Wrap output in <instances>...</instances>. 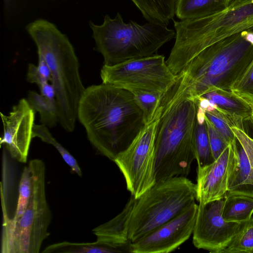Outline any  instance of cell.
Listing matches in <instances>:
<instances>
[{
    "label": "cell",
    "instance_id": "6da1fadb",
    "mask_svg": "<svg viewBox=\"0 0 253 253\" xmlns=\"http://www.w3.org/2000/svg\"><path fill=\"white\" fill-rule=\"evenodd\" d=\"M78 119L92 146L113 161L146 125L143 112L131 92L103 83L85 88Z\"/></svg>",
    "mask_w": 253,
    "mask_h": 253
},
{
    "label": "cell",
    "instance_id": "7a4b0ae2",
    "mask_svg": "<svg viewBox=\"0 0 253 253\" xmlns=\"http://www.w3.org/2000/svg\"><path fill=\"white\" fill-rule=\"evenodd\" d=\"M198 103L182 71L162 95L155 136L156 182L187 177L195 159L194 148Z\"/></svg>",
    "mask_w": 253,
    "mask_h": 253
},
{
    "label": "cell",
    "instance_id": "3957f363",
    "mask_svg": "<svg viewBox=\"0 0 253 253\" xmlns=\"http://www.w3.org/2000/svg\"><path fill=\"white\" fill-rule=\"evenodd\" d=\"M26 28L37 45L38 55L44 59L50 70L58 122L66 131L71 132L75 128L79 102L85 89L74 48L67 36L46 20H36Z\"/></svg>",
    "mask_w": 253,
    "mask_h": 253
},
{
    "label": "cell",
    "instance_id": "277c9868",
    "mask_svg": "<svg viewBox=\"0 0 253 253\" xmlns=\"http://www.w3.org/2000/svg\"><path fill=\"white\" fill-rule=\"evenodd\" d=\"M250 30L208 46L188 63L182 71L196 99L213 90L231 91L253 61V44L247 38Z\"/></svg>",
    "mask_w": 253,
    "mask_h": 253
},
{
    "label": "cell",
    "instance_id": "5b68a950",
    "mask_svg": "<svg viewBox=\"0 0 253 253\" xmlns=\"http://www.w3.org/2000/svg\"><path fill=\"white\" fill-rule=\"evenodd\" d=\"M173 22L175 41L166 62L177 75L208 46L238 32L253 29V0H232L218 13Z\"/></svg>",
    "mask_w": 253,
    "mask_h": 253
},
{
    "label": "cell",
    "instance_id": "8992f818",
    "mask_svg": "<svg viewBox=\"0 0 253 253\" xmlns=\"http://www.w3.org/2000/svg\"><path fill=\"white\" fill-rule=\"evenodd\" d=\"M89 26L96 48L107 66L154 55L175 37L174 31L166 25L150 22L140 25L131 20L126 23L119 12L113 19L106 15L100 25L90 21Z\"/></svg>",
    "mask_w": 253,
    "mask_h": 253
},
{
    "label": "cell",
    "instance_id": "52a82bcc",
    "mask_svg": "<svg viewBox=\"0 0 253 253\" xmlns=\"http://www.w3.org/2000/svg\"><path fill=\"white\" fill-rule=\"evenodd\" d=\"M28 166L32 174V194L26 210L17 220L8 216L1 191V253H39L49 235L48 228L52 214L45 193V165L42 160L36 159L31 160Z\"/></svg>",
    "mask_w": 253,
    "mask_h": 253
},
{
    "label": "cell",
    "instance_id": "ba28073f",
    "mask_svg": "<svg viewBox=\"0 0 253 253\" xmlns=\"http://www.w3.org/2000/svg\"><path fill=\"white\" fill-rule=\"evenodd\" d=\"M197 187L187 177L178 176L156 182L136 200L128 237L135 242L187 209L196 200Z\"/></svg>",
    "mask_w": 253,
    "mask_h": 253
},
{
    "label": "cell",
    "instance_id": "9c48e42d",
    "mask_svg": "<svg viewBox=\"0 0 253 253\" xmlns=\"http://www.w3.org/2000/svg\"><path fill=\"white\" fill-rule=\"evenodd\" d=\"M102 83L129 91L164 94L176 82L174 75L162 55L132 59L114 65H104L100 71Z\"/></svg>",
    "mask_w": 253,
    "mask_h": 253
},
{
    "label": "cell",
    "instance_id": "30bf717a",
    "mask_svg": "<svg viewBox=\"0 0 253 253\" xmlns=\"http://www.w3.org/2000/svg\"><path fill=\"white\" fill-rule=\"evenodd\" d=\"M159 117V105L153 119L113 161L125 178L127 190L137 199L156 183L155 136Z\"/></svg>",
    "mask_w": 253,
    "mask_h": 253
},
{
    "label": "cell",
    "instance_id": "8fae6325",
    "mask_svg": "<svg viewBox=\"0 0 253 253\" xmlns=\"http://www.w3.org/2000/svg\"><path fill=\"white\" fill-rule=\"evenodd\" d=\"M225 198L198 205L193 243L199 249L221 253L245 223L225 221L222 216Z\"/></svg>",
    "mask_w": 253,
    "mask_h": 253
},
{
    "label": "cell",
    "instance_id": "7c38bea8",
    "mask_svg": "<svg viewBox=\"0 0 253 253\" xmlns=\"http://www.w3.org/2000/svg\"><path fill=\"white\" fill-rule=\"evenodd\" d=\"M198 205L194 202L178 215L130 244L132 253H168L193 234Z\"/></svg>",
    "mask_w": 253,
    "mask_h": 253
},
{
    "label": "cell",
    "instance_id": "4fadbf2b",
    "mask_svg": "<svg viewBox=\"0 0 253 253\" xmlns=\"http://www.w3.org/2000/svg\"><path fill=\"white\" fill-rule=\"evenodd\" d=\"M35 111L27 99L22 98L14 106L8 115L0 113L3 133L0 145L18 162H27L33 137Z\"/></svg>",
    "mask_w": 253,
    "mask_h": 253
},
{
    "label": "cell",
    "instance_id": "5bb4252c",
    "mask_svg": "<svg viewBox=\"0 0 253 253\" xmlns=\"http://www.w3.org/2000/svg\"><path fill=\"white\" fill-rule=\"evenodd\" d=\"M235 157L233 141L213 162L198 168L196 200L200 204L225 197L229 178L235 166Z\"/></svg>",
    "mask_w": 253,
    "mask_h": 253
},
{
    "label": "cell",
    "instance_id": "9a60e30c",
    "mask_svg": "<svg viewBox=\"0 0 253 253\" xmlns=\"http://www.w3.org/2000/svg\"><path fill=\"white\" fill-rule=\"evenodd\" d=\"M137 198L131 195L122 211L109 221L92 229L96 241L130 253L129 222Z\"/></svg>",
    "mask_w": 253,
    "mask_h": 253
},
{
    "label": "cell",
    "instance_id": "2e32d148",
    "mask_svg": "<svg viewBox=\"0 0 253 253\" xmlns=\"http://www.w3.org/2000/svg\"><path fill=\"white\" fill-rule=\"evenodd\" d=\"M202 96L215 104L216 110L228 120L231 126L244 129V122L250 120L253 115V107L231 91L213 90Z\"/></svg>",
    "mask_w": 253,
    "mask_h": 253
},
{
    "label": "cell",
    "instance_id": "e0dca14e",
    "mask_svg": "<svg viewBox=\"0 0 253 253\" xmlns=\"http://www.w3.org/2000/svg\"><path fill=\"white\" fill-rule=\"evenodd\" d=\"M235 164L230 176L228 192L253 197V170L247 155L240 142L234 141Z\"/></svg>",
    "mask_w": 253,
    "mask_h": 253
},
{
    "label": "cell",
    "instance_id": "ac0fdd59",
    "mask_svg": "<svg viewBox=\"0 0 253 253\" xmlns=\"http://www.w3.org/2000/svg\"><path fill=\"white\" fill-rule=\"evenodd\" d=\"M232 0H178L175 15L180 20L201 19L225 10Z\"/></svg>",
    "mask_w": 253,
    "mask_h": 253
},
{
    "label": "cell",
    "instance_id": "d6986e66",
    "mask_svg": "<svg viewBox=\"0 0 253 253\" xmlns=\"http://www.w3.org/2000/svg\"><path fill=\"white\" fill-rule=\"evenodd\" d=\"M148 22L168 25L175 15L178 0H131Z\"/></svg>",
    "mask_w": 253,
    "mask_h": 253
},
{
    "label": "cell",
    "instance_id": "ffe728a7",
    "mask_svg": "<svg viewBox=\"0 0 253 253\" xmlns=\"http://www.w3.org/2000/svg\"><path fill=\"white\" fill-rule=\"evenodd\" d=\"M253 214V197L227 193L222 216L226 221L243 223L249 221Z\"/></svg>",
    "mask_w": 253,
    "mask_h": 253
},
{
    "label": "cell",
    "instance_id": "44dd1931",
    "mask_svg": "<svg viewBox=\"0 0 253 253\" xmlns=\"http://www.w3.org/2000/svg\"><path fill=\"white\" fill-rule=\"evenodd\" d=\"M42 253H123L118 248L101 243L93 242L77 243L63 241L50 245L44 248Z\"/></svg>",
    "mask_w": 253,
    "mask_h": 253
},
{
    "label": "cell",
    "instance_id": "7402d4cb",
    "mask_svg": "<svg viewBox=\"0 0 253 253\" xmlns=\"http://www.w3.org/2000/svg\"><path fill=\"white\" fill-rule=\"evenodd\" d=\"M27 100L35 112H39L41 124L49 127L56 125L58 114L56 99H50L34 91H29Z\"/></svg>",
    "mask_w": 253,
    "mask_h": 253
},
{
    "label": "cell",
    "instance_id": "603a6c76",
    "mask_svg": "<svg viewBox=\"0 0 253 253\" xmlns=\"http://www.w3.org/2000/svg\"><path fill=\"white\" fill-rule=\"evenodd\" d=\"M194 148L198 168L207 166L214 161L211 152L206 121L202 124L196 122Z\"/></svg>",
    "mask_w": 253,
    "mask_h": 253
},
{
    "label": "cell",
    "instance_id": "cb8c5ba5",
    "mask_svg": "<svg viewBox=\"0 0 253 253\" xmlns=\"http://www.w3.org/2000/svg\"><path fill=\"white\" fill-rule=\"evenodd\" d=\"M47 127L42 124H34L33 129V138L35 137H39L42 141L53 145L59 153L65 162L70 168L72 171L79 176H82V172L76 159L53 137Z\"/></svg>",
    "mask_w": 253,
    "mask_h": 253
},
{
    "label": "cell",
    "instance_id": "d4e9b609",
    "mask_svg": "<svg viewBox=\"0 0 253 253\" xmlns=\"http://www.w3.org/2000/svg\"><path fill=\"white\" fill-rule=\"evenodd\" d=\"M221 253H253V216L245 223Z\"/></svg>",
    "mask_w": 253,
    "mask_h": 253
},
{
    "label": "cell",
    "instance_id": "484cf974",
    "mask_svg": "<svg viewBox=\"0 0 253 253\" xmlns=\"http://www.w3.org/2000/svg\"><path fill=\"white\" fill-rule=\"evenodd\" d=\"M32 190V174L29 167H25L22 173L18 187V196L13 221L18 219L23 214L29 202Z\"/></svg>",
    "mask_w": 253,
    "mask_h": 253
},
{
    "label": "cell",
    "instance_id": "4316f807",
    "mask_svg": "<svg viewBox=\"0 0 253 253\" xmlns=\"http://www.w3.org/2000/svg\"><path fill=\"white\" fill-rule=\"evenodd\" d=\"M142 110L146 124L154 117L163 94L146 92L135 91L131 92Z\"/></svg>",
    "mask_w": 253,
    "mask_h": 253
},
{
    "label": "cell",
    "instance_id": "83f0119b",
    "mask_svg": "<svg viewBox=\"0 0 253 253\" xmlns=\"http://www.w3.org/2000/svg\"><path fill=\"white\" fill-rule=\"evenodd\" d=\"M231 92L248 103L253 108V61Z\"/></svg>",
    "mask_w": 253,
    "mask_h": 253
},
{
    "label": "cell",
    "instance_id": "f1b7e54d",
    "mask_svg": "<svg viewBox=\"0 0 253 253\" xmlns=\"http://www.w3.org/2000/svg\"><path fill=\"white\" fill-rule=\"evenodd\" d=\"M205 116L228 143L231 144L234 141L236 137L231 128V125L223 114L214 110L205 111Z\"/></svg>",
    "mask_w": 253,
    "mask_h": 253
},
{
    "label": "cell",
    "instance_id": "f546056e",
    "mask_svg": "<svg viewBox=\"0 0 253 253\" xmlns=\"http://www.w3.org/2000/svg\"><path fill=\"white\" fill-rule=\"evenodd\" d=\"M212 156L216 160L230 144L215 128L212 124L206 117Z\"/></svg>",
    "mask_w": 253,
    "mask_h": 253
},
{
    "label": "cell",
    "instance_id": "4dcf8cb0",
    "mask_svg": "<svg viewBox=\"0 0 253 253\" xmlns=\"http://www.w3.org/2000/svg\"><path fill=\"white\" fill-rule=\"evenodd\" d=\"M231 128L236 139L244 148L253 170V137L247 134L244 129L235 126H231Z\"/></svg>",
    "mask_w": 253,
    "mask_h": 253
},
{
    "label": "cell",
    "instance_id": "1f68e13d",
    "mask_svg": "<svg viewBox=\"0 0 253 253\" xmlns=\"http://www.w3.org/2000/svg\"><path fill=\"white\" fill-rule=\"evenodd\" d=\"M27 79L31 83L36 84L39 87L45 83L48 82L42 78L38 71L37 66L33 63H30L28 65Z\"/></svg>",
    "mask_w": 253,
    "mask_h": 253
},
{
    "label": "cell",
    "instance_id": "d6a6232c",
    "mask_svg": "<svg viewBox=\"0 0 253 253\" xmlns=\"http://www.w3.org/2000/svg\"><path fill=\"white\" fill-rule=\"evenodd\" d=\"M39 61L37 68L42 78L46 82H51V74L50 70L44 59L38 55Z\"/></svg>",
    "mask_w": 253,
    "mask_h": 253
},
{
    "label": "cell",
    "instance_id": "836d02e7",
    "mask_svg": "<svg viewBox=\"0 0 253 253\" xmlns=\"http://www.w3.org/2000/svg\"><path fill=\"white\" fill-rule=\"evenodd\" d=\"M41 94L50 99H55V91L52 84L45 83L39 86Z\"/></svg>",
    "mask_w": 253,
    "mask_h": 253
},
{
    "label": "cell",
    "instance_id": "e575fe53",
    "mask_svg": "<svg viewBox=\"0 0 253 253\" xmlns=\"http://www.w3.org/2000/svg\"><path fill=\"white\" fill-rule=\"evenodd\" d=\"M249 121L252 123V124L253 125V117H251Z\"/></svg>",
    "mask_w": 253,
    "mask_h": 253
}]
</instances>
